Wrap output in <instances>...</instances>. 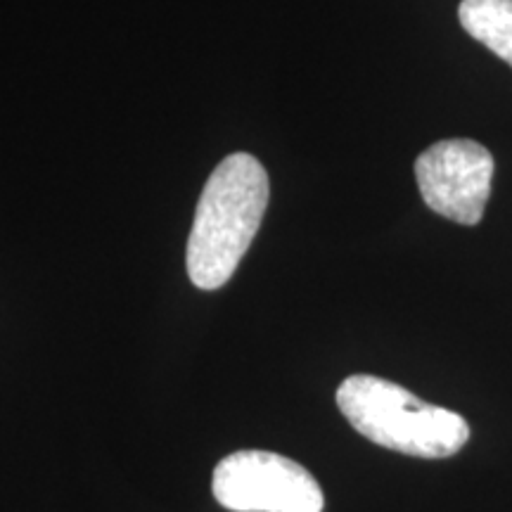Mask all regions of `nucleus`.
<instances>
[{
  "instance_id": "nucleus-1",
  "label": "nucleus",
  "mask_w": 512,
  "mask_h": 512,
  "mask_svg": "<svg viewBox=\"0 0 512 512\" xmlns=\"http://www.w3.org/2000/svg\"><path fill=\"white\" fill-rule=\"evenodd\" d=\"M268 195V174L247 152L230 155L216 166L197 202L188 238V275L200 290H219L238 271L261 221Z\"/></svg>"
},
{
  "instance_id": "nucleus-2",
  "label": "nucleus",
  "mask_w": 512,
  "mask_h": 512,
  "mask_svg": "<svg viewBox=\"0 0 512 512\" xmlns=\"http://www.w3.org/2000/svg\"><path fill=\"white\" fill-rule=\"evenodd\" d=\"M337 406L358 434L403 456H456L470 439L463 415L420 401L401 384L375 375L347 377L337 389Z\"/></svg>"
},
{
  "instance_id": "nucleus-3",
  "label": "nucleus",
  "mask_w": 512,
  "mask_h": 512,
  "mask_svg": "<svg viewBox=\"0 0 512 512\" xmlns=\"http://www.w3.org/2000/svg\"><path fill=\"white\" fill-rule=\"evenodd\" d=\"M211 491L233 512H323L325 498L304 465L271 451H235L216 465Z\"/></svg>"
},
{
  "instance_id": "nucleus-4",
  "label": "nucleus",
  "mask_w": 512,
  "mask_h": 512,
  "mask_svg": "<svg viewBox=\"0 0 512 512\" xmlns=\"http://www.w3.org/2000/svg\"><path fill=\"white\" fill-rule=\"evenodd\" d=\"M415 178L434 214L460 226H477L491 197L494 157L477 140H441L415 159Z\"/></svg>"
},
{
  "instance_id": "nucleus-5",
  "label": "nucleus",
  "mask_w": 512,
  "mask_h": 512,
  "mask_svg": "<svg viewBox=\"0 0 512 512\" xmlns=\"http://www.w3.org/2000/svg\"><path fill=\"white\" fill-rule=\"evenodd\" d=\"M460 27L512 67V0H463Z\"/></svg>"
}]
</instances>
